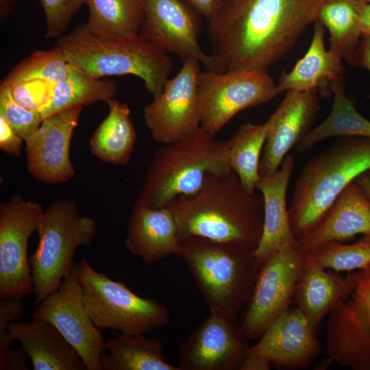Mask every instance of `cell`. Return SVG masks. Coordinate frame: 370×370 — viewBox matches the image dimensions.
<instances>
[{
    "instance_id": "83f0119b",
    "label": "cell",
    "mask_w": 370,
    "mask_h": 370,
    "mask_svg": "<svg viewBox=\"0 0 370 370\" xmlns=\"http://www.w3.org/2000/svg\"><path fill=\"white\" fill-rule=\"evenodd\" d=\"M330 90L334 97L331 111L298 143L297 150L300 153L331 137L356 136L370 138V120L358 112L355 101L347 95L343 76L332 83Z\"/></svg>"
},
{
    "instance_id": "484cf974",
    "label": "cell",
    "mask_w": 370,
    "mask_h": 370,
    "mask_svg": "<svg viewBox=\"0 0 370 370\" xmlns=\"http://www.w3.org/2000/svg\"><path fill=\"white\" fill-rule=\"evenodd\" d=\"M109 112L90 140L91 153L100 160L117 165L129 162L137 139L127 103L112 99Z\"/></svg>"
},
{
    "instance_id": "52a82bcc",
    "label": "cell",
    "mask_w": 370,
    "mask_h": 370,
    "mask_svg": "<svg viewBox=\"0 0 370 370\" xmlns=\"http://www.w3.org/2000/svg\"><path fill=\"white\" fill-rule=\"evenodd\" d=\"M97 231L94 219L81 215L71 200L58 199L44 210L37 229L38 244L29 259L35 304L59 287L75 264L76 249L90 246Z\"/></svg>"
},
{
    "instance_id": "9c48e42d",
    "label": "cell",
    "mask_w": 370,
    "mask_h": 370,
    "mask_svg": "<svg viewBox=\"0 0 370 370\" xmlns=\"http://www.w3.org/2000/svg\"><path fill=\"white\" fill-rule=\"evenodd\" d=\"M280 94L267 71L201 72L198 83L200 127L215 135L239 112Z\"/></svg>"
},
{
    "instance_id": "3957f363",
    "label": "cell",
    "mask_w": 370,
    "mask_h": 370,
    "mask_svg": "<svg viewBox=\"0 0 370 370\" xmlns=\"http://www.w3.org/2000/svg\"><path fill=\"white\" fill-rule=\"evenodd\" d=\"M370 170V138L339 137L311 158L295 183L288 209L292 232L299 243L319 225L340 193Z\"/></svg>"
},
{
    "instance_id": "603a6c76",
    "label": "cell",
    "mask_w": 370,
    "mask_h": 370,
    "mask_svg": "<svg viewBox=\"0 0 370 370\" xmlns=\"http://www.w3.org/2000/svg\"><path fill=\"white\" fill-rule=\"evenodd\" d=\"M8 334L20 343L34 370H86L75 349L48 321H14Z\"/></svg>"
},
{
    "instance_id": "f6af8a7d",
    "label": "cell",
    "mask_w": 370,
    "mask_h": 370,
    "mask_svg": "<svg viewBox=\"0 0 370 370\" xmlns=\"http://www.w3.org/2000/svg\"><path fill=\"white\" fill-rule=\"evenodd\" d=\"M16 0H0V19L4 21L12 13Z\"/></svg>"
},
{
    "instance_id": "7a4b0ae2",
    "label": "cell",
    "mask_w": 370,
    "mask_h": 370,
    "mask_svg": "<svg viewBox=\"0 0 370 370\" xmlns=\"http://www.w3.org/2000/svg\"><path fill=\"white\" fill-rule=\"evenodd\" d=\"M165 207L175 220L180 241L199 237L256 250L262 234V195L249 193L233 171L208 173L197 192Z\"/></svg>"
},
{
    "instance_id": "ba28073f",
    "label": "cell",
    "mask_w": 370,
    "mask_h": 370,
    "mask_svg": "<svg viewBox=\"0 0 370 370\" xmlns=\"http://www.w3.org/2000/svg\"><path fill=\"white\" fill-rule=\"evenodd\" d=\"M76 264L84 306L101 330L144 335L169 323L164 304L135 294L124 283L96 271L86 257Z\"/></svg>"
},
{
    "instance_id": "e575fe53",
    "label": "cell",
    "mask_w": 370,
    "mask_h": 370,
    "mask_svg": "<svg viewBox=\"0 0 370 370\" xmlns=\"http://www.w3.org/2000/svg\"><path fill=\"white\" fill-rule=\"evenodd\" d=\"M0 114L27 140L40 126L43 119L38 110L26 108L12 97L7 85L0 84Z\"/></svg>"
},
{
    "instance_id": "ee69618b",
    "label": "cell",
    "mask_w": 370,
    "mask_h": 370,
    "mask_svg": "<svg viewBox=\"0 0 370 370\" xmlns=\"http://www.w3.org/2000/svg\"><path fill=\"white\" fill-rule=\"evenodd\" d=\"M360 28L362 34H370V2L365 3L362 7L360 18Z\"/></svg>"
},
{
    "instance_id": "74e56055",
    "label": "cell",
    "mask_w": 370,
    "mask_h": 370,
    "mask_svg": "<svg viewBox=\"0 0 370 370\" xmlns=\"http://www.w3.org/2000/svg\"><path fill=\"white\" fill-rule=\"evenodd\" d=\"M21 299L1 297L0 300V355L11 348L12 341L8 334L10 325L17 321L25 312Z\"/></svg>"
},
{
    "instance_id": "d590c367",
    "label": "cell",
    "mask_w": 370,
    "mask_h": 370,
    "mask_svg": "<svg viewBox=\"0 0 370 370\" xmlns=\"http://www.w3.org/2000/svg\"><path fill=\"white\" fill-rule=\"evenodd\" d=\"M46 23L47 38H59L67 29L73 16L87 0H38Z\"/></svg>"
},
{
    "instance_id": "ffe728a7",
    "label": "cell",
    "mask_w": 370,
    "mask_h": 370,
    "mask_svg": "<svg viewBox=\"0 0 370 370\" xmlns=\"http://www.w3.org/2000/svg\"><path fill=\"white\" fill-rule=\"evenodd\" d=\"M295 159L287 155L280 168L271 175H260L256 184L264 201L262 234L255 255L261 266L274 254L288 247H300L289 222L286 193L294 169Z\"/></svg>"
},
{
    "instance_id": "4dcf8cb0",
    "label": "cell",
    "mask_w": 370,
    "mask_h": 370,
    "mask_svg": "<svg viewBox=\"0 0 370 370\" xmlns=\"http://www.w3.org/2000/svg\"><path fill=\"white\" fill-rule=\"evenodd\" d=\"M365 3L361 0H325L316 19L329 31L330 49L352 66L362 35L360 18Z\"/></svg>"
},
{
    "instance_id": "8992f818",
    "label": "cell",
    "mask_w": 370,
    "mask_h": 370,
    "mask_svg": "<svg viewBox=\"0 0 370 370\" xmlns=\"http://www.w3.org/2000/svg\"><path fill=\"white\" fill-rule=\"evenodd\" d=\"M55 46L71 65L94 77L137 76L153 99L161 94L173 68L167 53L139 35L104 40L90 34L84 24L58 38Z\"/></svg>"
},
{
    "instance_id": "c3c4849f",
    "label": "cell",
    "mask_w": 370,
    "mask_h": 370,
    "mask_svg": "<svg viewBox=\"0 0 370 370\" xmlns=\"http://www.w3.org/2000/svg\"><path fill=\"white\" fill-rule=\"evenodd\" d=\"M367 98H368L369 99H370V92H369V93L367 95Z\"/></svg>"
},
{
    "instance_id": "7c38bea8",
    "label": "cell",
    "mask_w": 370,
    "mask_h": 370,
    "mask_svg": "<svg viewBox=\"0 0 370 370\" xmlns=\"http://www.w3.org/2000/svg\"><path fill=\"white\" fill-rule=\"evenodd\" d=\"M32 319L54 325L77 352L86 370H101L106 340L84 306L76 262L59 287L36 307Z\"/></svg>"
},
{
    "instance_id": "4316f807",
    "label": "cell",
    "mask_w": 370,
    "mask_h": 370,
    "mask_svg": "<svg viewBox=\"0 0 370 370\" xmlns=\"http://www.w3.org/2000/svg\"><path fill=\"white\" fill-rule=\"evenodd\" d=\"M163 353L157 337L120 333L106 341L101 370H180L167 362Z\"/></svg>"
},
{
    "instance_id": "8d00e7d4",
    "label": "cell",
    "mask_w": 370,
    "mask_h": 370,
    "mask_svg": "<svg viewBox=\"0 0 370 370\" xmlns=\"http://www.w3.org/2000/svg\"><path fill=\"white\" fill-rule=\"evenodd\" d=\"M47 84H51L32 80L5 85L8 86L12 97L17 103L29 110L39 111L47 101L50 94L52 85Z\"/></svg>"
},
{
    "instance_id": "7bdbcfd3",
    "label": "cell",
    "mask_w": 370,
    "mask_h": 370,
    "mask_svg": "<svg viewBox=\"0 0 370 370\" xmlns=\"http://www.w3.org/2000/svg\"><path fill=\"white\" fill-rule=\"evenodd\" d=\"M200 16L209 21L214 15L219 0H184Z\"/></svg>"
},
{
    "instance_id": "60d3db41",
    "label": "cell",
    "mask_w": 370,
    "mask_h": 370,
    "mask_svg": "<svg viewBox=\"0 0 370 370\" xmlns=\"http://www.w3.org/2000/svg\"><path fill=\"white\" fill-rule=\"evenodd\" d=\"M271 362L263 355L249 349L245 354L239 370H269Z\"/></svg>"
},
{
    "instance_id": "5bb4252c",
    "label": "cell",
    "mask_w": 370,
    "mask_h": 370,
    "mask_svg": "<svg viewBox=\"0 0 370 370\" xmlns=\"http://www.w3.org/2000/svg\"><path fill=\"white\" fill-rule=\"evenodd\" d=\"M161 94L146 105L144 121L152 138L170 144L195 134L200 128L198 83L200 62L187 58Z\"/></svg>"
},
{
    "instance_id": "8fae6325",
    "label": "cell",
    "mask_w": 370,
    "mask_h": 370,
    "mask_svg": "<svg viewBox=\"0 0 370 370\" xmlns=\"http://www.w3.org/2000/svg\"><path fill=\"white\" fill-rule=\"evenodd\" d=\"M306 254L301 246L282 249L261 266L240 321L248 340L259 338L290 308Z\"/></svg>"
},
{
    "instance_id": "f546056e",
    "label": "cell",
    "mask_w": 370,
    "mask_h": 370,
    "mask_svg": "<svg viewBox=\"0 0 370 370\" xmlns=\"http://www.w3.org/2000/svg\"><path fill=\"white\" fill-rule=\"evenodd\" d=\"M116 90L115 82L94 77L73 67L67 78L52 85L48 100L39 112L44 119L73 107L107 103Z\"/></svg>"
},
{
    "instance_id": "ac0fdd59",
    "label": "cell",
    "mask_w": 370,
    "mask_h": 370,
    "mask_svg": "<svg viewBox=\"0 0 370 370\" xmlns=\"http://www.w3.org/2000/svg\"><path fill=\"white\" fill-rule=\"evenodd\" d=\"M320 109L315 90L286 92L269 118V126L260 159V175H271L280 166L286 153L311 130Z\"/></svg>"
},
{
    "instance_id": "cb8c5ba5",
    "label": "cell",
    "mask_w": 370,
    "mask_h": 370,
    "mask_svg": "<svg viewBox=\"0 0 370 370\" xmlns=\"http://www.w3.org/2000/svg\"><path fill=\"white\" fill-rule=\"evenodd\" d=\"M338 272L323 269L312 251H307L301 274L297 280L294 301L297 307L317 332L323 317L349 295V279Z\"/></svg>"
},
{
    "instance_id": "277c9868",
    "label": "cell",
    "mask_w": 370,
    "mask_h": 370,
    "mask_svg": "<svg viewBox=\"0 0 370 370\" xmlns=\"http://www.w3.org/2000/svg\"><path fill=\"white\" fill-rule=\"evenodd\" d=\"M175 256L186 262L210 312L236 315L246 306L260 269L254 249L193 237L180 241Z\"/></svg>"
},
{
    "instance_id": "d4e9b609",
    "label": "cell",
    "mask_w": 370,
    "mask_h": 370,
    "mask_svg": "<svg viewBox=\"0 0 370 370\" xmlns=\"http://www.w3.org/2000/svg\"><path fill=\"white\" fill-rule=\"evenodd\" d=\"M324 37V26L315 21L308 51L291 71H283L279 77L277 86L280 93L315 90L322 97L331 95L330 86L343 75L344 66L340 55L326 49Z\"/></svg>"
},
{
    "instance_id": "bcb514c9",
    "label": "cell",
    "mask_w": 370,
    "mask_h": 370,
    "mask_svg": "<svg viewBox=\"0 0 370 370\" xmlns=\"http://www.w3.org/2000/svg\"><path fill=\"white\" fill-rule=\"evenodd\" d=\"M356 180L370 198V170L363 173Z\"/></svg>"
},
{
    "instance_id": "7dc6e473",
    "label": "cell",
    "mask_w": 370,
    "mask_h": 370,
    "mask_svg": "<svg viewBox=\"0 0 370 370\" xmlns=\"http://www.w3.org/2000/svg\"><path fill=\"white\" fill-rule=\"evenodd\" d=\"M363 2H365V3H369L370 2V0H361Z\"/></svg>"
},
{
    "instance_id": "e0dca14e",
    "label": "cell",
    "mask_w": 370,
    "mask_h": 370,
    "mask_svg": "<svg viewBox=\"0 0 370 370\" xmlns=\"http://www.w3.org/2000/svg\"><path fill=\"white\" fill-rule=\"evenodd\" d=\"M83 107H73L44 119L25 141L27 169L34 177L55 184L75 175L70 146Z\"/></svg>"
},
{
    "instance_id": "2e32d148",
    "label": "cell",
    "mask_w": 370,
    "mask_h": 370,
    "mask_svg": "<svg viewBox=\"0 0 370 370\" xmlns=\"http://www.w3.org/2000/svg\"><path fill=\"white\" fill-rule=\"evenodd\" d=\"M236 315L210 312L180 345V370H239L249 349Z\"/></svg>"
},
{
    "instance_id": "d6a6232c",
    "label": "cell",
    "mask_w": 370,
    "mask_h": 370,
    "mask_svg": "<svg viewBox=\"0 0 370 370\" xmlns=\"http://www.w3.org/2000/svg\"><path fill=\"white\" fill-rule=\"evenodd\" d=\"M73 66L61 50L54 45L49 50H37L16 64L1 81L12 84L21 82L40 80L56 84L67 78Z\"/></svg>"
},
{
    "instance_id": "1f68e13d",
    "label": "cell",
    "mask_w": 370,
    "mask_h": 370,
    "mask_svg": "<svg viewBox=\"0 0 370 370\" xmlns=\"http://www.w3.org/2000/svg\"><path fill=\"white\" fill-rule=\"evenodd\" d=\"M269 126V119L260 124L244 123L227 140L231 169L250 193L256 192L260 178V154Z\"/></svg>"
},
{
    "instance_id": "44dd1931",
    "label": "cell",
    "mask_w": 370,
    "mask_h": 370,
    "mask_svg": "<svg viewBox=\"0 0 370 370\" xmlns=\"http://www.w3.org/2000/svg\"><path fill=\"white\" fill-rule=\"evenodd\" d=\"M175 220L166 208H152L136 201L130 217L125 244L145 264L175 255L180 245Z\"/></svg>"
},
{
    "instance_id": "b9f144b4",
    "label": "cell",
    "mask_w": 370,
    "mask_h": 370,
    "mask_svg": "<svg viewBox=\"0 0 370 370\" xmlns=\"http://www.w3.org/2000/svg\"><path fill=\"white\" fill-rule=\"evenodd\" d=\"M353 66L365 67L370 73V34L362 35Z\"/></svg>"
},
{
    "instance_id": "836d02e7",
    "label": "cell",
    "mask_w": 370,
    "mask_h": 370,
    "mask_svg": "<svg viewBox=\"0 0 370 370\" xmlns=\"http://www.w3.org/2000/svg\"><path fill=\"white\" fill-rule=\"evenodd\" d=\"M311 251L323 269L336 272L360 269L370 264V234L352 244L330 241Z\"/></svg>"
},
{
    "instance_id": "7402d4cb",
    "label": "cell",
    "mask_w": 370,
    "mask_h": 370,
    "mask_svg": "<svg viewBox=\"0 0 370 370\" xmlns=\"http://www.w3.org/2000/svg\"><path fill=\"white\" fill-rule=\"evenodd\" d=\"M360 234H370V198L355 180L340 193L319 225L299 244L311 251L326 242H347Z\"/></svg>"
},
{
    "instance_id": "f35d334b",
    "label": "cell",
    "mask_w": 370,
    "mask_h": 370,
    "mask_svg": "<svg viewBox=\"0 0 370 370\" xmlns=\"http://www.w3.org/2000/svg\"><path fill=\"white\" fill-rule=\"evenodd\" d=\"M23 138L0 114V149L3 152L18 157Z\"/></svg>"
},
{
    "instance_id": "d6986e66",
    "label": "cell",
    "mask_w": 370,
    "mask_h": 370,
    "mask_svg": "<svg viewBox=\"0 0 370 370\" xmlns=\"http://www.w3.org/2000/svg\"><path fill=\"white\" fill-rule=\"evenodd\" d=\"M259 338L250 349L283 368L308 367L320 353L316 331L297 307L280 314Z\"/></svg>"
},
{
    "instance_id": "f1b7e54d",
    "label": "cell",
    "mask_w": 370,
    "mask_h": 370,
    "mask_svg": "<svg viewBox=\"0 0 370 370\" xmlns=\"http://www.w3.org/2000/svg\"><path fill=\"white\" fill-rule=\"evenodd\" d=\"M85 27L97 38L119 40L139 35L143 21V0H87Z\"/></svg>"
},
{
    "instance_id": "9a60e30c",
    "label": "cell",
    "mask_w": 370,
    "mask_h": 370,
    "mask_svg": "<svg viewBox=\"0 0 370 370\" xmlns=\"http://www.w3.org/2000/svg\"><path fill=\"white\" fill-rule=\"evenodd\" d=\"M143 11L141 38L182 60L194 58L207 70L225 72L217 58L201 49L200 15L184 0H143Z\"/></svg>"
},
{
    "instance_id": "5b68a950",
    "label": "cell",
    "mask_w": 370,
    "mask_h": 370,
    "mask_svg": "<svg viewBox=\"0 0 370 370\" xmlns=\"http://www.w3.org/2000/svg\"><path fill=\"white\" fill-rule=\"evenodd\" d=\"M231 171L227 141L217 140L200 127L155 151L136 201L164 208L179 196L197 192L208 173Z\"/></svg>"
},
{
    "instance_id": "ab89813d",
    "label": "cell",
    "mask_w": 370,
    "mask_h": 370,
    "mask_svg": "<svg viewBox=\"0 0 370 370\" xmlns=\"http://www.w3.org/2000/svg\"><path fill=\"white\" fill-rule=\"evenodd\" d=\"M24 350L18 349H8L0 356V370H27L29 369Z\"/></svg>"
},
{
    "instance_id": "30bf717a",
    "label": "cell",
    "mask_w": 370,
    "mask_h": 370,
    "mask_svg": "<svg viewBox=\"0 0 370 370\" xmlns=\"http://www.w3.org/2000/svg\"><path fill=\"white\" fill-rule=\"evenodd\" d=\"M352 289L330 313L326 354L353 370H370V264L348 272Z\"/></svg>"
},
{
    "instance_id": "4fadbf2b",
    "label": "cell",
    "mask_w": 370,
    "mask_h": 370,
    "mask_svg": "<svg viewBox=\"0 0 370 370\" xmlns=\"http://www.w3.org/2000/svg\"><path fill=\"white\" fill-rule=\"evenodd\" d=\"M44 209L21 195L0 205V297L21 299L34 293L27 256Z\"/></svg>"
},
{
    "instance_id": "6da1fadb",
    "label": "cell",
    "mask_w": 370,
    "mask_h": 370,
    "mask_svg": "<svg viewBox=\"0 0 370 370\" xmlns=\"http://www.w3.org/2000/svg\"><path fill=\"white\" fill-rule=\"evenodd\" d=\"M325 0H219L208 21L213 54L225 71H267L317 19Z\"/></svg>"
}]
</instances>
